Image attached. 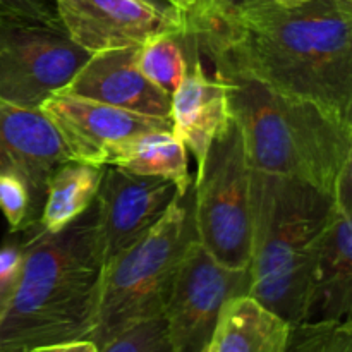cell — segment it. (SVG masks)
<instances>
[{"instance_id": "1", "label": "cell", "mask_w": 352, "mask_h": 352, "mask_svg": "<svg viewBox=\"0 0 352 352\" xmlns=\"http://www.w3.org/2000/svg\"><path fill=\"white\" fill-rule=\"evenodd\" d=\"M184 24L215 78L261 82L352 127V0H199Z\"/></svg>"}, {"instance_id": "2", "label": "cell", "mask_w": 352, "mask_h": 352, "mask_svg": "<svg viewBox=\"0 0 352 352\" xmlns=\"http://www.w3.org/2000/svg\"><path fill=\"white\" fill-rule=\"evenodd\" d=\"M21 234L24 267L0 313V344L31 351L88 340L96 325L105 265L96 203L58 232L45 234L33 223Z\"/></svg>"}, {"instance_id": "3", "label": "cell", "mask_w": 352, "mask_h": 352, "mask_svg": "<svg viewBox=\"0 0 352 352\" xmlns=\"http://www.w3.org/2000/svg\"><path fill=\"white\" fill-rule=\"evenodd\" d=\"M333 206L308 182L251 168L248 296L291 325L309 320L313 270Z\"/></svg>"}, {"instance_id": "4", "label": "cell", "mask_w": 352, "mask_h": 352, "mask_svg": "<svg viewBox=\"0 0 352 352\" xmlns=\"http://www.w3.org/2000/svg\"><path fill=\"white\" fill-rule=\"evenodd\" d=\"M217 79L226 85L230 117L239 127L250 167L308 182L333 198L344 167L352 162V127L315 103L261 82Z\"/></svg>"}, {"instance_id": "5", "label": "cell", "mask_w": 352, "mask_h": 352, "mask_svg": "<svg viewBox=\"0 0 352 352\" xmlns=\"http://www.w3.org/2000/svg\"><path fill=\"white\" fill-rule=\"evenodd\" d=\"M192 241L198 237L191 186L141 239L103 265L98 315L88 340L98 347L134 323L164 315L179 265Z\"/></svg>"}, {"instance_id": "6", "label": "cell", "mask_w": 352, "mask_h": 352, "mask_svg": "<svg viewBox=\"0 0 352 352\" xmlns=\"http://www.w3.org/2000/svg\"><path fill=\"white\" fill-rule=\"evenodd\" d=\"M192 195L198 243L226 267L248 268L251 254V167L232 117L198 165Z\"/></svg>"}, {"instance_id": "7", "label": "cell", "mask_w": 352, "mask_h": 352, "mask_svg": "<svg viewBox=\"0 0 352 352\" xmlns=\"http://www.w3.org/2000/svg\"><path fill=\"white\" fill-rule=\"evenodd\" d=\"M64 28L0 23V100L40 110L89 58Z\"/></svg>"}, {"instance_id": "8", "label": "cell", "mask_w": 352, "mask_h": 352, "mask_svg": "<svg viewBox=\"0 0 352 352\" xmlns=\"http://www.w3.org/2000/svg\"><path fill=\"white\" fill-rule=\"evenodd\" d=\"M248 268L226 267L198 241H192L179 265L164 309L172 351H205L223 305L248 294Z\"/></svg>"}, {"instance_id": "9", "label": "cell", "mask_w": 352, "mask_h": 352, "mask_svg": "<svg viewBox=\"0 0 352 352\" xmlns=\"http://www.w3.org/2000/svg\"><path fill=\"white\" fill-rule=\"evenodd\" d=\"M65 33L88 54L143 47L184 30V10L167 0H55Z\"/></svg>"}, {"instance_id": "10", "label": "cell", "mask_w": 352, "mask_h": 352, "mask_svg": "<svg viewBox=\"0 0 352 352\" xmlns=\"http://www.w3.org/2000/svg\"><path fill=\"white\" fill-rule=\"evenodd\" d=\"M179 195L174 182L103 165L96 192V227L105 263L133 246Z\"/></svg>"}, {"instance_id": "11", "label": "cell", "mask_w": 352, "mask_h": 352, "mask_svg": "<svg viewBox=\"0 0 352 352\" xmlns=\"http://www.w3.org/2000/svg\"><path fill=\"white\" fill-rule=\"evenodd\" d=\"M40 110L57 129L69 158L93 165H102L103 151L113 141L148 131H172L170 117L143 116L65 91L54 93Z\"/></svg>"}, {"instance_id": "12", "label": "cell", "mask_w": 352, "mask_h": 352, "mask_svg": "<svg viewBox=\"0 0 352 352\" xmlns=\"http://www.w3.org/2000/svg\"><path fill=\"white\" fill-rule=\"evenodd\" d=\"M69 160L57 129L41 110L0 100V172L26 182L38 217L52 174Z\"/></svg>"}, {"instance_id": "13", "label": "cell", "mask_w": 352, "mask_h": 352, "mask_svg": "<svg viewBox=\"0 0 352 352\" xmlns=\"http://www.w3.org/2000/svg\"><path fill=\"white\" fill-rule=\"evenodd\" d=\"M186 48V72L172 95V133L192 153L196 164L205 160L210 144L230 122L226 85L210 76L203 65L192 34L182 31Z\"/></svg>"}, {"instance_id": "14", "label": "cell", "mask_w": 352, "mask_h": 352, "mask_svg": "<svg viewBox=\"0 0 352 352\" xmlns=\"http://www.w3.org/2000/svg\"><path fill=\"white\" fill-rule=\"evenodd\" d=\"M140 48H116L89 55L62 91L150 117H170L172 98L138 69Z\"/></svg>"}, {"instance_id": "15", "label": "cell", "mask_w": 352, "mask_h": 352, "mask_svg": "<svg viewBox=\"0 0 352 352\" xmlns=\"http://www.w3.org/2000/svg\"><path fill=\"white\" fill-rule=\"evenodd\" d=\"M351 311L352 212L336 205L316 254L308 322H344Z\"/></svg>"}, {"instance_id": "16", "label": "cell", "mask_w": 352, "mask_h": 352, "mask_svg": "<svg viewBox=\"0 0 352 352\" xmlns=\"http://www.w3.org/2000/svg\"><path fill=\"white\" fill-rule=\"evenodd\" d=\"M291 323L251 296L229 299L205 352H284Z\"/></svg>"}, {"instance_id": "17", "label": "cell", "mask_w": 352, "mask_h": 352, "mask_svg": "<svg viewBox=\"0 0 352 352\" xmlns=\"http://www.w3.org/2000/svg\"><path fill=\"white\" fill-rule=\"evenodd\" d=\"M102 165L174 182L179 195L191 189L188 150L172 131H148L113 141L103 151Z\"/></svg>"}, {"instance_id": "18", "label": "cell", "mask_w": 352, "mask_h": 352, "mask_svg": "<svg viewBox=\"0 0 352 352\" xmlns=\"http://www.w3.org/2000/svg\"><path fill=\"white\" fill-rule=\"evenodd\" d=\"M103 165L69 160L52 174L36 223L38 230L55 234L74 222L95 203Z\"/></svg>"}, {"instance_id": "19", "label": "cell", "mask_w": 352, "mask_h": 352, "mask_svg": "<svg viewBox=\"0 0 352 352\" xmlns=\"http://www.w3.org/2000/svg\"><path fill=\"white\" fill-rule=\"evenodd\" d=\"M182 31L153 38L138 50V69L170 98L181 85L186 72V48L182 41Z\"/></svg>"}, {"instance_id": "20", "label": "cell", "mask_w": 352, "mask_h": 352, "mask_svg": "<svg viewBox=\"0 0 352 352\" xmlns=\"http://www.w3.org/2000/svg\"><path fill=\"white\" fill-rule=\"evenodd\" d=\"M284 352H352V322H305L291 325Z\"/></svg>"}, {"instance_id": "21", "label": "cell", "mask_w": 352, "mask_h": 352, "mask_svg": "<svg viewBox=\"0 0 352 352\" xmlns=\"http://www.w3.org/2000/svg\"><path fill=\"white\" fill-rule=\"evenodd\" d=\"M96 349L98 352H174L164 315L120 330Z\"/></svg>"}, {"instance_id": "22", "label": "cell", "mask_w": 352, "mask_h": 352, "mask_svg": "<svg viewBox=\"0 0 352 352\" xmlns=\"http://www.w3.org/2000/svg\"><path fill=\"white\" fill-rule=\"evenodd\" d=\"M0 212L6 217L10 232H23L36 223L30 188L19 175L0 172Z\"/></svg>"}, {"instance_id": "23", "label": "cell", "mask_w": 352, "mask_h": 352, "mask_svg": "<svg viewBox=\"0 0 352 352\" xmlns=\"http://www.w3.org/2000/svg\"><path fill=\"white\" fill-rule=\"evenodd\" d=\"M0 23L64 28L55 0H0Z\"/></svg>"}, {"instance_id": "24", "label": "cell", "mask_w": 352, "mask_h": 352, "mask_svg": "<svg viewBox=\"0 0 352 352\" xmlns=\"http://www.w3.org/2000/svg\"><path fill=\"white\" fill-rule=\"evenodd\" d=\"M14 239L0 246V313L12 298L24 267V237L21 232H14Z\"/></svg>"}, {"instance_id": "25", "label": "cell", "mask_w": 352, "mask_h": 352, "mask_svg": "<svg viewBox=\"0 0 352 352\" xmlns=\"http://www.w3.org/2000/svg\"><path fill=\"white\" fill-rule=\"evenodd\" d=\"M28 352H98L91 340H74V342L54 344V346L34 347Z\"/></svg>"}, {"instance_id": "26", "label": "cell", "mask_w": 352, "mask_h": 352, "mask_svg": "<svg viewBox=\"0 0 352 352\" xmlns=\"http://www.w3.org/2000/svg\"><path fill=\"white\" fill-rule=\"evenodd\" d=\"M272 2H275L277 6H282V7H296V6H302V3L313 2V0H272Z\"/></svg>"}, {"instance_id": "27", "label": "cell", "mask_w": 352, "mask_h": 352, "mask_svg": "<svg viewBox=\"0 0 352 352\" xmlns=\"http://www.w3.org/2000/svg\"><path fill=\"white\" fill-rule=\"evenodd\" d=\"M0 352H28L26 349H23V347H16V346H3V344H0Z\"/></svg>"}, {"instance_id": "28", "label": "cell", "mask_w": 352, "mask_h": 352, "mask_svg": "<svg viewBox=\"0 0 352 352\" xmlns=\"http://www.w3.org/2000/svg\"><path fill=\"white\" fill-rule=\"evenodd\" d=\"M217 3H226V6H239V3L248 2V0H212Z\"/></svg>"}, {"instance_id": "29", "label": "cell", "mask_w": 352, "mask_h": 352, "mask_svg": "<svg viewBox=\"0 0 352 352\" xmlns=\"http://www.w3.org/2000/svg\"><path fill=\"white\" fill-rule=\"evenodd\" d=\"M168 3H172V6H175L177 7V9H181V10H186V3H184V0H167Z\"/></svg>"}, {"instance_id": "30", "label": "cell", "mask_w": 352, "mask_h": 352, "mask_svg": "<svg viewBox=\"0 0 352 352\" xmlns=\"http://www.w3.org/2000/svg\"><path fill=\"white\" fill-rule=\"evenodd\" d=\"M199 0H184V3H186V10L188 9H191V7H195L196 3H198Z\"/></svg>"}, {"instance_id": "31", "label": "cell", "mask_w": 352, "mask_h": 352, "mask_svg": "<svg viewBox=\"0 0 352 352\" xmlns=\"http://www.w3.org/2000/svg\"><path fill=\"white\" fill-rule=\"evenodd\" d=\"M151 2H160V0H151Z\"/></svg>"}, {"instance_id": "32", "label": "cell", "mask_w": 352, "mask_h": 352, "mask_svg": "<svg viewBox=\"0 0 352 352\" xmlns=\"http://www.w3.org/2000/svg\"><path fill=\"white\" fill-rule=\"evenodd\" d=\"M203 352H205V351H203Z\"/></svg>"}]
</instances>
